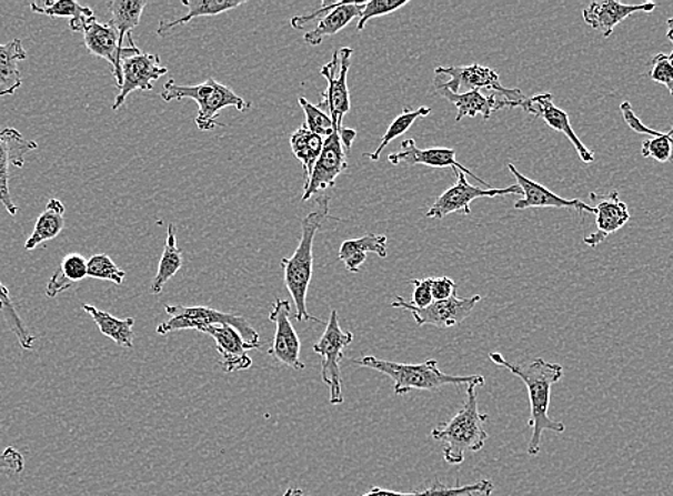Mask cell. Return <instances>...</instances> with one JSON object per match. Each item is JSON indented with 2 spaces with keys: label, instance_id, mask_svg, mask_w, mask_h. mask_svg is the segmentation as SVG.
Listing matches in <instances>:
<instances>
[{
  "label": "cell",
  "instance_id": "cell-1",
  "mask_svg": "<svg viewBox=\"0 0 673 496\" xmlns=\"http://www.w3.org/2000/svg\"><path fill=\"white\" fill-rule=\"evenodd\" d=\"M489 358L500 368L512 372L526 385L529 402H531V419L528 421V426L533 429L531 443L528 445V455L534 458L541 453L542 438L546 431L554 434H563L566 431L565 424L549 416L553 385L561 382L565 370L561 364H554V362L543 358L533 360L531 364H514L498 352H492Z\"/></svg>",
  "mask_w": 673,
  "mask_h": 496
},
{
  "label": "cell",
  "instance_id": "cell-2",
  "mask_svg": "<svg viewBox=\"0 0 673 496\" xmlns=\"http://www.w3.org/2000/svg\"><path fill=\"white\" fill-rule=\"evenodd\" d=\"M317 210L310 212L301 223V240L299 246L291 257L281 260L284 271V282L295 305L297 321H313L323 324L307 310V294L311 277H313V245L317 232L323 226V222L330 217V198L321 196L317 201Z\"/></svg>",
  "mask_w": 673,
  "mask_h": 496
},
{
  "label": "cell",
  "instance_id": "cell-3",
  "mask_svg": "<svg viewBox=\"0 0 673 496\" xmlns=\"http://www.w3.org/2000/svg\"><path fill=\"white\" fill-rule=\"evenodd\" d=\"M478 385H468L463 408L448 424L432 431V438L444 445L443 458L450 465H462L468 453H479L489 438L484 424L489 415L479 411Z\"/></svg>",
  "mask_w": 673,
  "mask_h": 496
},
{
  "label": "cell",
  "instance_id": "cell-4",
  "mask_svg": "<svg viewBox=\"0 0 673 496\" xmlns=\"http://www.w3.org/2000/svg\"><path fill=\"white\" fill-rule=\"evenodd\" d=\"M354 364L389 376L394 382V394L399 396L412 391H438L445 385H484L482 375L444 374L440 371L435 360L425 361L423 364H400V362L383 361L368 355L364 358L355 360Z\"/></svg>",
  "mask_w": 673,
  "mask_h": 496
},
{
  "label": "cell",
  "instance_id": "cell-5",
  "mask_svg": "<svg viewBox=\"0 0 673 496\" xmlns=\"http://www.w3.org/2000/svg\"><path fill=\"white\" fill-rule=\"evenodd\" d=\"M161 98L165 102L192 99L198 103V115L195 123L200 131H212L217 126H224L217 121L218 113L224 108L234 107L237 111L245 112L251 108L250 102L237 95L232 89L218 83L215 79H208L200 85H177L174 79H170L163 85Z\"/></svg>",
  "mask_w": 673,
  "mask_h": 496
},
{
  "label": "cell",
  "instance_id": "cell-6",
  "mask_svg": "<svg viewBox=\"0 0 673 496\" xmlns=\"http://www.w3.org/2000/svg\"><path fill=\"white\" fill-rule=\"evenodd\" d=\"M165 312L170 320L157 327V334L168 335L171 332L195 330L204 332L207 327L230 325L240 332L242 338L252 345H262L260 334L250 325L244 316L225 314L207 306L167 305Z\"/></svg>",
  "mask_w": 673,
  "mask_h": 496
},
{
  "label": "cell",
  "instance_id": "cell-7",
  "mask_svg": "<svg viewBox=\"0 0 673 496\" xmlns=\"http://www.w3.org/2000/svg\"><path fill=\"white\" fill-rule=\"evenodd\" d=\"M353 341V332L341 330L339 312L331 311L325 332L313 346L315 354L321 356V379L329 386L331 405H341L344 402L341 361L344 360V351Z\"/></svg>",
  "mask_w": 673,
  "mask_h": 496
},
{
  "label": "cell",
  "instance_id": "cell-8",
  "mask_svg": "<svg viewBox=\"0 0 673 496\" xmlns=\"http://www.w3.org/2000/svg\"><path fill=\"white\" fill-rule=\"evenodd\" d=\"M353 53V49L349 47L341 48L334 52L333 59L321 68V74L329 85L321 95L319 108L331 118L336 132L343 128L344 117L351 109L348 74Z\"/></svg>",
  "mask_w": 673,
  "mask_h": 496
},
{
  "label": "cell",
  "instance_id": "cell-9",
  "mask_svg": "<svg viewBox=\"0 0 673 496\" xmlns=\"http://www.w3.org/2000/svg\"><path fill=\"white\" fill-rule=\"evenodd\" d=\"M434 82L448 88L453 93H462V89L469 91H483L489 89L493 93H500L509 102H523L526 97L521 89H509L500 83L496 71L482 64H469V67L435 68Z\"/></svg>",
  "mask_w": 673,
  "mask_h": 496
},
{
  "label": "cell",
  "instance_id": "cell-10",
  "mask_svg": "<svg viewBox=\"0 0 673 496\" xmlns=\"http://www.w3.org/2000/svg\"><path fill=\"white\" fill-rule=\"evenodd\" d=\"M82 33L83 42H86L88 51L111 63L117 88H120L122 83L121 62L123 59L140 54L141 49L133 43L132 37H128V39H130V47L122 48L120 34H118L117 29L112 27V23H101L96 17L89 19Z\"/></svg>",
  "mask_w": 673,
  "mask_h": 496
},
{
  "label": "cell",
  "instance_id": "cell-11",
  "mask_svg": "<svg viewBox=\"0 0 673 496\" xmlns=\"http://www.w3.org/2000/svg\"><path fill=\"white\" fill-rule=\"evenodd\" d=\"M454 175L458 176V182L454 183L450 190L445 191L435 200L432 207L428 212V217H434V220H443V217L450 215V213L460 212L463 215H470L472 213L473 201L479 198H496L504 195H523L522 188L514 183V185L504 188V190H482V188L470 185L466 180V175L463 172L453 170Z\"/></svg>",
  "mask_w": 673,
  "mask_h": 496
},
{
  "label": "cell",
  "instance_id": "cell-12",
  "mask_svg": "<svg viewBox=\"0 0 673 496\" xmlns=\"http://www.w3.org/2000/svg\"><path fill=\"white\" fill-rule=\"evenodd\" d=\"M480 301H482L480 295L463 297L462 300L456 292L450 300L434 301L432 305L424 307V310H419L410 302H405L402 296L395 297L391 302V306L409 311L419 326L433 325L445 330V327H453L466 321Z\"/></svg>",
  "mask_w": 673,
  "mask_h": 496
},
{
  "label": "cell",
  "instance_id": "cell-13",
  "mask_svg": "<svg viewBox=\"0 0 673 496\" xmlns=\"http://www.w3.org/2000/svg\"><path fill=\"white\" fill-rule=\"evenodd\" d=\"M121 69L122 83L120 88H117L118 95L112 105L113 111H118L132 92L152 91L153 83L168 73V69L162 67L161 59L155 53L141 52L135 57L123 59Z\"/></svg>",
  "mask_w": 673,
  "mask_h": 496
},
{
  "label": "cell",
  "instance_id": "cell-14",
  "mask_svg": "<svg viewBox=\"0 0 673 496\" xmlns=\"http://www.w3.org/2000/svg\"><path fill=\"white\" fill-rule=\"evenodd\" d=\"M348 153L341 143L339 132L334 131L325 139L319 161L315 162L310 180L304 185L303 201H309L317 193L335 185L336 178L348 170Z\"/></svg>",
  "mask_w": 673,
  "mask_h": 496
},
{
  "label": "cell",
  "instance_id": "cell-15",
  "mask_svg": "<svg viewBox=\"0 0 673 496\" xmlns=\"http://www.w3.org/2000/svg\"><path fill=\"white\" fill-rule=\"evenodd\" d=\"M290 315V302L275 300L270 312V321L275 324V335L269 355L289 368L301 371L305 368L304 362L300 360L301 341L291 324Z\"/></svg>",
  "mask_w": 673,
  "mask_h": 496
},
{
  "label": "cell",
  "instance_id": "cell-16",
  "mask_svg": "<svg viewBox=\"0 0 673 496\" xmlns=\"http://www.w3.org/2000/svg\"><path fill=\"white\" fill-rule=\"evenodd\" d=\"M37 149L38 143L23 138L17 129L4 128L0 131V203L9 215L18 213V206L9 191V166L23 168L24 158Z\"/></svg>",
  "mask_w": 673,
  "mask_h": 496
},
{
  "label": "cell",
  "instance_id": "cell-17",
  "mask_svg": "<svg viewBox=\"0 0 673 496\" xmlns=\"http://www.w3.org/2000/svg\"><path fill=\"white\" fill-rule=\"evenodd\" d=\"M521 108L534 118H542L554 131L563 133L575 146L577 156L581 158L582 162L592 163L595 161V153L587 149L581 138L576 135V132L573 131L567 113L562 111L561 108L554 107L552 93L528 98Z\"/></svg>",
  "mask_w": 673,
  "mask_h": 496
},
{
  "label": "cell",
  "instance_id": "cell-18",
  "mask_svg": "<svg viewBox=\"0 0 673 496\" xmlns=\"http://www.w3.org/2000/svg\"><path fill=\"white\" fill-rule=\"evenodd\" d=\"M202 334L210 335L215 341V348L221 356L220 365L227 374L250 370L252 360L249 351L260 350L262 346L249 344L240 332L230 325L210 326Z\"/></svg>",
  "mask_w": 673,
  "mask_h": 496
},
{
  "label": "cell",
  "instance_id": "cell-19",
  "mask_svg": "<svg viewBox=\"0 0 673 496\" xmlns=\"http://www.w3.org/2000/svg\"><path fill=\"white\" fill-rule=\"evenodd\" d=\"M389 162L393 163V165H425L430 168H452V170H458L463 172L464 175L472 176L474 181L482 183V185H488L486 182L480 180L476 173L464 168L462 163L458 162L456 151L450 148H430V149H420L415 145L413 139H405L402 142V151L398 153H390Z\"/></svg>",
  "mask_w": 673,
  "mask_h": 496
},
{
  "label": "cell",
  "instance_id": "cell-20",
  "mask_svg": "<svg viewBox=\"0 0 673 496\" xmlns=\"http://www.w3.org/2000/svg\"><path fill=\"white\" fill-rule=\"evenodd\" d=\"M509 171L516 178L518 185L522 188L523 198L514 203V210L524 211L531 207H567L577 212L596 213V207L587 205L581 200H565L556 193L548 190L542 183L534 182L516 170L513 163H509Z\"/></svg>",
  "mask_w": 673,
  "mask_h": 496
},
{
  "label": "cell",
  "instance_id": "cell-21",
  "mask_svg": "<svg viewBox=\"0 0 673 496\" xmlns=\"http://www.w3.org/2000/svg\"><path fill=\"white\" fill-rule=\"evenodd\" d=\"M434 88L440 97H443L445 101L453 103L458 108L456 122L462 121L463 118H474L478 115H482L484 121H489L490 117L494 112L500 111V109L521 108L524 102H509L506 99L499 101L496 93L484 97L482 91L453 93L438 82H434Z\"/></svg>",
  "mask_w": 673,
  "mask_h": 496
},
{
  "label": "cell",
  "instance_id": "cell-22",
  "mask_svg": "<svg viewBox=\"0 0 673 496\" xmlns=\"http://www.w3.org/2000/svg\"><path fill=\"white\" fill-rule=\"evenodd\" d=\"M656 7V3L651 2L642 4H623L613 2V0L592 2L583 11V19H585L589 27L601 32L603 38H609L623 19L630 18L631 14L636 12L651 13L655 11Z\"/></svg>",
  "mask_w": 673,
  "mask_h": 496
},
{
  "label": "cell",
  "instance_id": "cell-23",
  "mask_svg": "<svg viewBox=\"0 0 673 496\" xmlns=\"http://www.w3.org/2000/svg\"><path fill=\"white\" fill-rule=\"evenodd\" d=\"M595 215L597 231L583 240L585 245L591 247L601 245L607 236L622 230L631 220L630 210L626 203L620 200L617 192L609 193L607 198L599 203Z\"/></svg>",
  "mask_w": 673,
  "mask_h": 496
},
{
  "label": "cell",
  "instance_id": "cell-24",
  "mask_svg": "<svg viewBox=\"0 0 673 496\" xmlns=\"http://www.w3.org/2000/svg\"><path fill=\"white\" fill-rule=\"evenodd\" d=\"M494 484L492 480L482 479L476 484L463 486H448L442 483H435L433 486L424 490H414V493H398V490H389L373 486L368 494L361 496H490L493 494ZM283 496H307L299 488L287 489Z\"/></svg>",
  "mask_w": 673,
  "mask_h": 496
},
{
  "label": "cell",
  "instance_id": "cell-25",
  "mask_svg": "<svg viewBox=\"0 0 673 496\" xmlns=\"http://www.w3.org/2000/svg\"><path fill=\"white\" fill-rule=\"evenodd\" d=\"M621 112L623 117V121L627 123V126L641 135H650V139L642 142V156L643 158H653L655 161L665 163L671 161L672 156V138H673V126L670 132L663 133L660 131H655V129H651L650 126L643 125L640 118L636 117V113L633 112L632 105L630 102H623L621 105Z\"/></svg>",
  "mask_w": 673,
  "mask_h": 496
},
{
  "label": "cell",
  "instance_id": "cell-26",
  "mask_svg": "<svg viewBox=\"0 0 673 496\" xmlns=\"http://www.w3.org/2000/svg\"><path fill=\"white\" fill-rule=\"evenodd\" d=\"M369 254L388 257V237L379 233H369L359 240L345 241L340 247L339 260L351 274H358Z\"/></svg>",
  "mask_w": 673,
  "mask_h": 496
},
{
  "label": "cell",
  "instance_id": "cell-27",
  "mask_svg": "<svg viewBox=\"0 0 673 496\" xmlns=\"http://www.w3.org/2000/svg\"><path fill=\"white\" fill-rule=\"evenodd\" d=\"M364 7L365 2H341L334 11L321 19L314 31L304 34V42L310 47H320L327 37L343 31L355 18H360Z\"/></svg>",
  "mask_w": 673,
  "mask_h": 496
},
{
  "label": "cell",
  "instance_id": "cell-28",
  "mask_svg": "<svg viewBox=\"0 0 673 496\" xmlns=\"http://www.w3.org/2000/svg\"><path fill=\"white\" fill-rule=\"evenodd\" d=\"M28 58L21 39L0 44V98L13 95L22 87L18 63Z\"/></svg>",
  "mask_w": 673,
  "mask_h": 496
},
{
  "label": "cell",
  "instance_id": "cell-29",
  "mask_svg": "<svg viewBox=\"0 0 673 496\" xmlns=\"http://www.w3.org/2000/svg\"><path fill=\"white\" fill-rule=\"evenodd\" d=\"M244 3V0H182V4L188 8L185 17L178 18L175 21H161L160 27L157 29V33L160 34V37H163V34L171 32L172 29L190 23L192 19L215 17V14L240 8Z\"/></svg>",
  "mask_w": 673,
  "mask_h": 496
},
{
  "label": "cell",
  "instance_id": "cell-30",
  "mask_svg": "<svg viewBox=\"0 0 673 496\" xmlns=\"http://www.w3.org/2000/svg\"><path fill=\"white\" fill-rule=\"evenodd\" d=\"M63 215H66L63 203L59 200L49 201L47 210L38 217L32 235L24 243V250L28 252L34 251L42 243L54 240L62 232L63 226H66V217Z\"/></svg>",
  "mask_w": 673,
  "mask_h": 496
},
{
  "label": "cell",
  "instance_id": "cell-31",
  "mask_svg": "<svg viewBox=\"0 0 673 496\" xmlns=\"http://www.w3.org/2000/svg\"><path fill=\"white\" fill-rule=\"evenodd\" d=\"M82 307L87 314L92 316L102 335L108 336L109 340H112L117 345L122 346V348H133V340H135V335H133L135 320L133 317L118 320V317L112 316L109 312L98 310L96 306L86 304Z\"/></svg>",
  "mask_w": 673,
  "mask_h": 496
},
{
  "label": "cell",
  "instance_id": "cell-32",
  "mask_svg": "<svg viewBox=\"0 0 673 496\" xmlns=\"http://www.w3.org/2000/svg\"><path fill=\"white\" fill-rule=\"evenodd\" d=\"M32 12L47 14L49 18H68L69 28L72 32H83L89 19L93 18L91 8L82 7L76 0H48V2H38L31 4Z\"/></svg>",
  "mask_w": 673,
  "mask_h": 496
},
{
  "label": "cell",
  "instance_id": "cell-33",
  "mask_svg": "<svg viewBox=\"0 0 673 496\" xmlns=\"http://www.w3.org/2000/svg\"><path fill=\"white\" fill-rule=\"evenodd\" d=\"M184 265V257H182V251L177 245V230L174 223L168 225V235L165 247H163L160 265H158V272L153 277L150 291L152 295H161L163 286L167 282L178 274Z\"/></svg>",
  "mask_w": 673,
  "mask_h": 496
},
{
  "label": "cell",
  "instance_id": "cell-34",
  "mask_svg": "<svg viewBox=\"0 0 673 496\" xmlns=\"http://www.w3.org/2000/svg\"><path fill=\"white\" fill-rule=\"evenodd\" d=\"M88 277V261L79 254H71L63 257L61 266L54 271L47 285V296L57 297L66 292L72 285L78 284Z\"/></svg>",
  "mask_w": 673,
  "mask_h": 496
},
{
  "label": "cell",
  "instance_id": "cell-35",
  "mask_svg": "<svg viewBox=\"0 0 673 496\" xmlns=\"http://www.w3.org/2000/svg\"><path fill=\"white\" fill-rule=\"evenodd\" d=\"M148 7V0H111L108 2L109 12L112 14V27L120 34V43L125 48V38L131 37L132 29L141 22L142 13Z\"/></svg>",
  "mask_w": 673,
  "mask_h": 496
},
{
  "label": "cell",
  "instance_id": "cell-36",
  "mask_svg": "<svg viewBox=\"0 0 673 496\" xmlns=\"http://www.w3.org/2000/svg\"><path fill=\"white\" fill-rule=\"evenodd\" d=\"M324 138L311 132L305 123L299 128L290 138V145L293 153L304 168V181L310 180L311 172L314 170L315 162L319 161L321 151L324 148Z\"/></svg>",
  "mask_w": 673,
  "mask_h": 496
},
{
  "label": "cell",
  "instance_id": "cell-37",
  "mask_svg": "<svg viewBox=\"0 0 673 496\" xmlns=\"http://www.w3.org/2000/svg\"><path fill=\"white\" fill-rule=\"evenodd\" d=\"M430 113H432V108L422 107L419 109H413L412 107H404L403 112L400 113V115L395 118L393 122H391L388 132H385L383 138H381L378 149H375L374 152L364 153V156L369 158L370 161L378 162L381 153H383L384 149L388 148L389 143L393 142L394 139L404 135V133L408 132L420 118L429 117Z\"/></svg>",
  "mask_w": 673,
  "mask_h": 496
},
{
  "label": "cell",
  "instance_id": "cell-38",
  "mask_svg": "<svg viewBox=\"0 0 673 496\" xmlns=\"http://www.w3.org/2000/svg\"><path fill=\"white\" fill-rule=\"evenodd\" d=\"M0 311H2L9 330L17 336L19 345H21L24 351H32L34 348V342H37V336L29 331V327L24 325L22 317L18 315L11 295H9L8 287L2 284V281H0Z\"/></svg>",
  "mask_w": 673,
  "mask_h": 496
},
{
  "label": "cell",
  "instance_id": "cell-39",
  "mask_svg": "<svg viewBox=\"0 0 673 496\" xmlns=\"http://www.w3.org/2000/svg\"><path fill=\"white\" fill-rule=\"evenodd\" d=\"M88 276L93 277V280L109 281L122 285L127 274L117 266L111 257L99 254L88 261Z\"/></svg>",
  "mask_w": 673,
  "mask_h": 496
},
{
  "label": "cell",
  "instance_id": "cell-40",
  "mask_svg": "<svg viewBox=\"0 0 673 496\" xmlns=\"http://www.w3.org/2000/svg\"><path fill=\"white\" fill-rule=\"evenodd\" d=\"M299 103L305 113V126L309 128L311 132H314L315 135H320L324 139L329 138L331 133L334 132L333 121H331V118L327 115L325 112L321 111L319 107L313 105V103L307 101L305 98H300Z\"/></svg>",
  "mask_w": 673,
  "mask_h": 496
},
{
  "label": "cell",
  "instance_id": "cell-41",
  "mask_svg": "<svg viewBox=\"0 0 673 496\" xmlns=\"http://www.w3.org/2000/svg\"><path fill=\"white\" fill-rule=\"evenodd\" d=\"M409 4V0H371V2H365V7L363 12H361V17L358 23V32L363 31L365 24L371 21V19L385 17V14L393 13L399 11Z\"/></svg>",
  "mask_w": 673,
  "mask_h": 496
},
{
  "label": "cell",
  "instance_id": "cell-42",
  "mask_svg": "<svg viewBox=\"0 0 673 496\" xmlns=\"http://www.w3.org/2000/svg\"><path fill=\"white\" fill-rule=\"evenodd\" d=\"M651 68L652 81L665 85L673 97V52L656 54L652 59Z\"/></svg>",
  "mask_w": 673,
  "mask_h": 496
},
{
  "label": "cell",
  "instance_id": "cell-43",
  "mask_svg": "<svg viewBox=\"0 0 673 496\" xmlns=\"http://www.w3.org/2000/svg\"><path fill=\"white\" fill-rule=\"evenodd\" d=\"M410 284L414 286L413 291V300L410 302L419 310H424L433 304V295H432V286H430V277H424V280H413L410 281Z\"/></svg>",
  "mask_w": 673,
  "mask_h": 496
},
{
  "label": "cell",
  "instance_id": "cell-44",
  "mask_svg": "<svg viewBox=\"0 0 673 496\" xmlns=\"http://www.w3.org/2000/svg\"><path fill=\"white\" fill-rule=\"evenodd\" d=\"M24 469V458L17 448L8 446L7 449L0 454V470H9L12 474H21Z\"/></svg>",
  "mask_w": 673,
  "mask_h": 496
},
{
  "label": "cell",
  "instance_id": "cell-45",
  "mask_svg": "<svg viewBox=\"0 0 673 496\" xmlns=\"http://www.w3.org/2000/svg\"><path fill=\"white\" fill-rule=\"evenodd\" d=\"M434 301H448L456 294V284L449 276L430 277Z\"/></svg>",
  "mask_w": 673,
  "mask_h": 496
},
{
  "label": "cell",
  "instance_id": "cell-46",
  "mask_svg": "<svg viewBox=\"0 0 673 496\" xmlns=\"http://www.w3.org/2000/svg\"><path fill=\"white\" fill-rule=\"evenodd\" d=\"M341 2H336V3H323L321 4V8L319 9V11H315L313 13L307 14V17H295L293 19H291V27H293L294 29H303L305 27V24H309L311 21H314V19H319V18H325L327 14H329L331 11H334V9L336 7H339Z\"/></svg>",
  "mask_w": 673,
  "mask_h": 496
},
{
  "label": "cell",
  "instance_id": "cell-47",
  "mask_svg": "<svg viewBox=\"0 0 673 496\" xmlns=\"http://www.w3.org/2000/svg\"><path fill=\"white\" fill-rule=\"evenodd\" d=\"M339 135L341 139V143H343V146L345 148V151L350 152V149L351 146H353V142L355 141V138H358V132H355L354 129L343 126L340 129Z\"/></svg>",
  "mask_w": 673,
  "mask_h": 496
},
{
  "label": "cell",
  "instance_id": "cell-48",
  "mask_svg": "<svg viewBox=\"0 0 673 496\" xmlns=\"http://www.w3.org/2000/svg\"><path fill=\"white\" fill-rule=\"evenodd\" d=\"M667 39H670V41L673 44V18L667 19Z\"/></svg>",
  "mask_w": 673,
  "mask_h": 496
},
{
  "label": "cell",
  "instance_id": "cell-49",
  "mask_svg": "<svg viewBox=\"0 0 673 496\" xmlns=\"http://www.w3.org/2000/svg\"><path fill=\"white\" fill-rule=\"evenodd\" d=\"M671 161H673V138H672V156H671Z\"/></svg>",
  "mask_w": 673,
  "mask_h": 496
}]
</instances>
